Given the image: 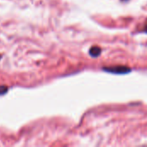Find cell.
I'll return each instance as SVG.
<instances>
[{
  "mask_svg": "<svg viewBox=\"0 0 147 147\" xmlns=\"http://www.w3.org/2000/svg\"><path fill=\"white\" fill-rule=\"evenodd\" d=\"M103 70L106 71L107 72L115 73V74H125V73L130 72V71H131L130 68H128L127 66H123V65H117V66H113V67H104Z\"/></svg>",
  "mask_w": 147,
  "mask_h": 147,
  "instance_id": "obj_1",
  "label": "cell"
},
{
  "mask_svg": "<svg viewBox=\"0 0 147 147\" xmlns=\"http://www.w3.org/2000/svg\"><path fill=\"white\" fill-rule=\"evenodd\" d=\"M90 54L94 58L99 56L101 54V48L99 47H92L90 49Z\"/></svg>",
  "mask_w": 147,
  "mask_h": 147,
  "instance_id": "obj_2",
  "label": "cell"
},
{
  "mask_svg": "<svg viewBox=\"0 0 147 147\" xmlns=\"http://www.w3.org/2000/svg\"><path fill=\"white\" fill-rule=\"evenodd\" d=\"M9 88L5 85H0V96L4 95L5 93H7Z\"/></svg>",
  "mask_w": 147,
  "mask_h": 147,
  "instance_id": "obj_3",
  "label": "cell"
},
{
  "mask_svg": "<svg viewBox=\"0 0 147 147\" xmlns=\"http://www.w3.org/2000/svg\"><path fill=\"white\" fill-rule=\"evenodd\" d=\"M144 31L146 32V33H147V25L146 26V28H145V29H144Z\"/></svg>",
  "mask_w": 147,
  "mask_h": 147,
  "instance_id": "obj_4",
  "label": "cell"
},
{
  "mask_svg": "<svg viewBox=\"0 0 147 147\" xmlns=\"http://www.w3.org/2000/svg\"><path fill=\"white\" fill-rule=\"evenodd\" d=\"M1 58H2V55L0 54V59H1Z\"/></svg>",
  "mask_w": 147,
  "mask_h": 147,
  "instance_id": "obj_5",
  "label": "cell"
}]
</instances>
